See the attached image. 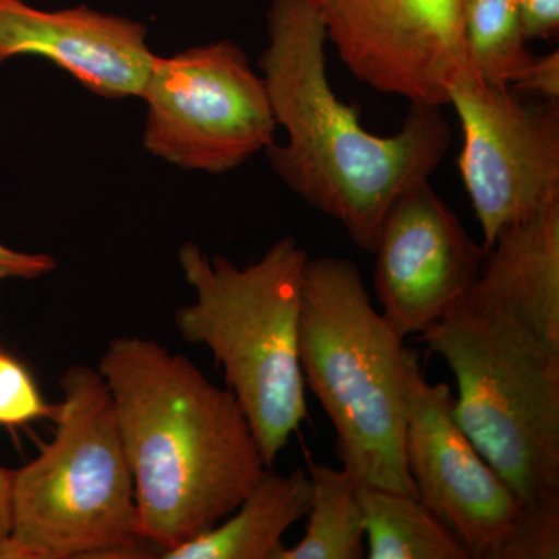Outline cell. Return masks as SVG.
Returning <instances> with one entry per match:
<instances>
[{"mask_svg": "<svg viewBox=\"0 0 559 559\" xmlns=\"http://www.w3.org/2000/svg\"><path fill=\"white\" fill-rule=\"evenodd\" d=\"M261 55L275 123L286 142L266 150L272 170L300 200L373 253L382 221L406 191L428 182L451 146L441 106L411 105L396 134L364 128L326 72V35L304 0H272Z\"/></svg>", "mask_w": 559, "mask_h": 559, "instance_id": "6da1fadb", "label": "cell"}, {"mask_svg": "<svg viewBox=\"0 0 559 559\" xmlns=\"http://www.w3.org/2000/svg\"><path fill=\"white\" fill-rule=\"evenodd\" d=\"M108 385L153 557L226 520L267 469L240 403L189 358L143 337L110 341Z\"/></svg>", "mask_w": 559, "mask_h": 559, "instance_id": "7a4b0ae2", "label": "cell"}, {"mask_svg": "<svg viewBox=\"0 0 559 559\" xmlns=\"http://www.w3.org/2000/svg\"><path fill=\"white\" fill-rule=\"evenodd\" d=\"M178 260L194 290V300L176 311L179 334L207 347L223 367L272 468L308 417L299 355L307 249L285 237L259 261L240 267L186 242Z\"/></svg>", "mask_w": 559, "mask_h": 559, "instance_id": "3957f363", "label": "cell"}, {"mask_svg": "<svg viewBox=\"0 0 559 559\" xmlns=\"http://www.w3.org/2000/svg\"><path fill=\"white\" fill-rule=\"evenodd\" d=\"M406 337L371 304L355 263L308 260L299 355L336 432L342 466L356 480L417 496L404 454Z\"/></svg>", "mask_w": 559, "mask_h": 559, "instance_id": "277c9868", "label": "cell"}, {"mask_svg": "<svg viewBox=\"0 0 559 559\" xmlns=\"http://www.w3.org/2000/svg\"><path fill=\"white\" fill-rule=\"evenodd\" d=\"M419 341L450 367L460 428L514 495H559V341L473 289Z\"/></svg>", "mask_w": 559, "mask_h": 559, "instance_id": "5b68a950", "label": "cell"}, {"mask_svg": "<svg viewBox=\"0 0 559 559\" xmlns=\"http://www.w3.org/2000/svg\"><path fill=\"white\" fill-rule=\"evenodd\" d=\"M60 385L53 439L13 471L10 559L153 558L108 385L87 366Z\"/></svg>", "mask_w": 559, "mask_h": 559, "instance_id": "8992f818", "label": "cell"}, {"mask_svg": "<svg viewBox=\"0 0 559 559\" xmlns=\"http://www.w3.org/2000/svg\"><path fill=\"white\" fill-rule=\"evenodd\" d=\"M140 98L143 148L183 170L223 175L275 142L264 81L231 40L156 55Z\"/></svg>", "mask_w": 559, "mask_h": 559, "instance_id": "52a82bcc", "label": "cell"}, {"mask_svg": "<svg viewBox=\"0 0 559 559\" xmlns=\"http://www.w3.org/2000/svg\"><path fill=\"white\" fill-rule=\"evenodd\" d=\"M448 105L462 127L459 171L488 250L507 227L559 204V102L465 75Z\"/></svg>", "mask_w": 559, "mask_h": 559, "instance_id": "ba28073f", "label": "cell"}, {"mask_svg": "<svg viewBox=\"0 0 559 559\" xmlns=\"http://www.w3.org/2000/svg\"><path fill=\"white\" fill-rule=\"evenodd\" d=\"M355 79L411 105H448L471 75L460 0H304Z\"/></svg>", "mask_w": 559, "mask_h": 559, "instance_id": "9c48e42d", "label": "cell"}, {"mask_svg": "<svg viewBox=\"0 0 559 559\" xmlns=\"http://www.w3.org/2000/svg\"><path fill=\"white\" fill-rule=\"evenodd\" d=\"M404 454L417 498L465 544L471 558H495L524 502L460 428L450 385L426 380L412 349Z\"/></svg>", "mask_w": 559, "mask_h": 559, "instance_id": "30bf717a", "label": "cell"}, {"mask_svg": "<svg viewBox=\"0 0 559 559\" xmlns=\"http://www.w3.org/2000/svg\"><path fill=\"white\" fill-rule=\"evenodd\" d=\"M373 255L381 312L407 337L457 310L479 278L487 249L471 238L428 180L390 207Z\"/></svg>", "mask_w": 559, "mask_h": 559, "instance_id": "8fae6325", "label": "cell"}, {"mask_svg": "<svg viewBox=\"0 0 559 559\" xmlns=\"http://www.w3.org/2000/svg\"><path fill=\"white\" fill-rule=\"evenodd\" d=\"M145 25L90 7L39 10L22 0H0V66L39 57L105 98L142 95L156 55Z\"/></svg>", "mask_w": 559, "mask_h": 559, "instance_id": "7c38bea8", "label": "cell"}, {"mask_svg": "<svg viewBox=\"0 0 559 559\" xmlns=\"http://www.w3.org/2000/svg\"><path fill=\"white\" fill-rule=\"evenodd\" d=\"M307 468L277 474L271 468L226 520L164 551L165 559H275L283 535L307 518L311 506Z\"/></svg>", "mask_w": 559, "mask_h": 559, "instance_id": "4fadbf2b", "label": "cell"}, {"mask_svg": "<svg viewBox=\"0 0 559 559\" xmlns=\"http://www.w3.org/2000/svg\"><path fill=\"white\" fill-rule=\"evenodd\" d=\"M369 559H473L417 498L358 481Z\"/></svg>", "mask_w": 559, "mask_h": 559, "instance_id": "5bb4252c", "label": "cell"}, {"mask_svg": "<svg viewBox=\"0 0 559 559\" xmlns=\"http://www.w3.org/2000/svg\"><path fill=\"white\" fill-rule=\"evenodd\" d=\"M311 480V506L304 538L283 547L275 559H360L366 557V525L358 480L305 454Z\"/></svg>", "mask_w": 559, "mask_h": 559, "instance_id": "9a60e30c", "label": "cell"}, {"mask_svg": "<svg viewBox=\"0 0 559 559\" xmlns=\"http://www.w3.org/2000/svg\"><path fill=\"white\" fill-rule=\"evenodd\" d=\"M460 13L471 75L510 87L533 57L518 0H460Z\"/></svg>", "mask_w": 559, "mask_h": 559, "instance_id": "2e32d148", "label": "cell"}, {"mask_svg": "<svg viewBox=\"0 0 559 559\" xmlns=\"http://www.w3.org/2000/svg\"><path fill=\"white\" fill-rule=\"evenodd\" d=\"M559 495L522 506L520 518L492 559H558Z\"/></svg>", "mask_w": 559, "mask_h": 559, "instance_id": "e0dca14e", "label": "cell"}, {"mask_svg": "<svg viewBox=\"0 0 559 559\" xmlns=\"http://www.w3.org/2000/svg\"><path fill=\"white\" fill-rule=\"evenodd\" d=\"M55 406L44 400L35 378L20 360L0 352V425L22 426L53 417Z\"/></svg>", "mask_w": 559, "mask_h": 559, "instance_id": "ac0fdd59", "label": "cell"}, {"mask_svg": "<svg viewBox=\"0 0 559 559\" xmlns=\"http://www.w3.org/2000/svg\"><path fill=\"white\" fill-rule=\"evenodd\" d=\"M510 90L538 100L559 102V51L533 55L522 68Z\"/></svg>", "mask_w": 559, "mask_h": 559, "instance_id": "d6986e66", "label": "cell"}, {"mask_svg": "<svg viewBox=\"0 0 559 559\" xmlns=\"http://www.w3.org/2000/svg\"><path fill=\"white\" fill-rule=\"evenodd\" d=\"M528 40H551L559 33V0H518Z\"/></svg>", "mask_w": 559, "mask_h": 559, "instance_id": "ffe728a7", "label": "cell"}, {"mask_svg": "<svg viewBox=\"0 0 559 559\" xmlns=\"http://www.w3.org/2000/svg\"><path fill=\"white\" fill-rule=\"evenodd\" d=\"M53 257L14 250L0 242V282L9 278L35 280L55 270Z\"/></svg>", "mask_w": 559, "mask_h": 559, "instance_id": "44dd1931", "label": "cell"}, {"mask_svg": "<svg viewBox=\"0 0 559 559\" xmlns=\"http://www.w3.org/2000/svg\"><path fill=\"white\" fill-rule=\"evenodd\" d=\"M11 480L13 469L0 466V559H10Z\"/></svg>", "mask_w": 559, "mask_h": 559, "instance_id": "7402d4cb", "label": "cell"}]
</instances>
